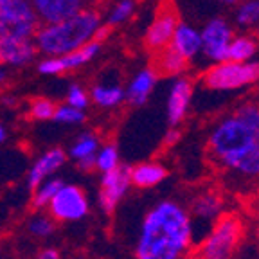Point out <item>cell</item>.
Listing matches in <instances>:
<instances>
[{"label": "cell", "instance_id": "1", "mask_svg": "<svg viewBox=\"0 0 259 259\" xmlns=\"http://www.w3.org/2000/svg\"><path fill=\"white\" fill-rule=\"evenodd\" d=\"M207 148L236 182H259V103H243L220 119L209 132Z\"/></svg>", "mask_w": 259, "mask_h": 259}, {"label": "cell", "instance_id": "2", "mask_svg": "<svg viewBox=\"0 0 259 259\" xmlns=\"http://www.w3.org/2000/svg\"><path fill=\"white\" fill-rule=\"evenodd\" d=\"M194 243L191 216L175 200H162L144 214L135 259H184Z\"/></svg>", "mask_w": 259, "mask_h": 259}, {"label": "cell", "instance_id": "3", "mask_svg": "<svg viewBox=\"0 0 259 259\" xmlns=\"http://www.w3.org/2000/svg\"><path fill=\"white\" fill-rule=\"evenodd\" d=\"M99 27H101L99 11L94 8H85L63 22L40 25L34 34V45L36 51H40L47 58H60L92 41Z\"/></svg>", "mask_w": 259, "mask_h": 259}, {"label": "cell", "instance_id": "4", "mask_svg": "<svg viewBox=\"0 0 259 259\" xmlns=\"http://www.w3.org/2000/svg\"><path fill=\"white\" fill-rule=\"evenodd\" d=\"M202 81L207 89L220 92L245 89L259 81V61H247V63H236L229 60L220 61L205 70Z\"/></svg>", "mask_w": 259, "mask_h": 259}, {"label": "cell", "instance_id": "5", "mask_svg": "<svg viewBox=\"0 0 259 259\" xmlns=\"http://www.w3.org/2000/svg\"><path fill=\"white\" fill-rule=\"evenodd\" d=\"M38 27L31 0L0 2V40H34Z\"/></svg>", "mask_w": 259, "mask_h": 259}, {"label": "cell", "instance_id": "6", "mask_svg": "<svg viewBox=\"0 0 259 259\" xmlns=\"http://www.w3.org/2000/svg\"><path fill=\"white\" fill-rule=\"evenodd\" d=\"M243 236L238 216L223 214L202 239V259H231Z\"/></svg>", "mask_w": 259, "mask_h": 259}, {"label": "cell", "instance_id": "7", "mask_svg": "<svg viewBox=\"0 0 259 259\" xmlns=\"http://www.w3.org/2000/svg\"><path fill=\"white\" fill-rule=\"evenodd\" d=\"M49 216L54 222H63V223H74L81 222L89 216L90 202L87 196V191L77 184H67L58 189L56 196L51 200L47 207Z\"/></svg>", "mask_w": 259, "mask_h": 259}, {"label": "cell", "instance_id": "8", "mask_svg": "<svg viewBox=\"0 0 259 259\" xmlns=\"http://www.w3.org/2000/svg\"><path fill=\"white\" fill-rule=\"evenodd\" d=\"M132 187V178H130V166L121 164L113 171L101 175L99 180V189H97V203L99 209L106 214H112L117 209L119 203L124 200Z\"/></svg>", "mask_w": 259, "mask_h": 259}, {"label": "cell", "instance_id": "9", "mask_svg": "<svg viewBox=\"0 0 259 259\" xmlns=\"http://www.w3.org/2000/svg\"><path fill=\"white\" fill-rule=\"evenodd\" d=\"M200 36H202V54L207 60L214 63L227 60V49L234 38V31L225 18L218 16L209 20L200 31Z\"/></svg>", "mask_w": 259, "mask_h": 259}, {"label": "cell", "instance_id": "10", "mask_svg": "<svg viewBox=\"0 0 259 259\" xmlns=\"http://www.w3.org/2000/svg\"><path fill=\"white\" fill-rule=\"evenodd\" d=\"M187 212H189L191 223H193L194 238H200V231L205 229L209 232L210 227L223 216V200L214 191H205L191 202Z\"/></svg>", "mask_w": 259, "mask_h": 259}, {"label": "cell", "instance_id": "11", "mask_svg": "<svg viewBox=\"0 0 259 259\" xmlns=\"http://www.w3.org/2000/svg\"><path fill=\"white\" fill-rule=\"evenodd\" d=\"M99 51H101V44L92 40L70 54H65V56L60 58H45V60H41L38 63V72L47 74V76H58V74L67 72V70H76L79 67H83L85 63H89V61H92L99 54Z\"/></svg>", "mask_w": 259, "mask_h": 259}, {"label": "cell", "instance_id": "12", "mask_svg": "<svg viewBox=\"0 0 259 259\" xmlns=\"http://www.w3.org/2000/svg\"><path fill=\"white\" fill-rule=\"evenodd\" d=\"M177 25H178L177 11L171 6L164 4L158 9L153 22L150 24L148 31H146V36H144L146 47L150 49V51H153V53H158L162 49H166L169 45L171 38H173V32L177 29Z\"/></svg>", "mask_w": 259, "mask_h": 259}, {"label": "cell", "instance_id": "13", "mask_svg": "<svg viewBox=\"0 0 259 259\" xmlns=\"http://www.w3.org/2000/svg\"><path fill=\"white\" fill-rule=\"evenodd\" d=\"M40 25L63 22L87 8L85 0H31Z\"/></svg>", "mask_w": 259, "mask_h": 259}, {"label": "cell", "instance_id": "14", "mask_svg": "<svg viewBox=\"0 0 259 259\" xmlns=\"http://www.w3.org/2000/svg\"><path fill=\"white\" fill-rule=\"evenodd\" d=\"M67 153H65L61 148H51V150L44 151L36 160L32 162V166L27 171V178H25V184H27L29 189H34L41 182L53 178L61 167L65 166L67 162Z\"/></svg>", "mask_w": 259, "mask_h": 259}, {"label": "cell", "instance_id": "15", "mask_svg": "<svg viewBox=\"0 0 259 259\" xmlns=\"http://www.w3.org/2000/svg\"><path fill=\"white\" fill-rule=\"evenodd\" d=\"M191 99H193V81L184 76L175 77L167 94V121L173 128L186 119Z\"/></svg>", "mask_w": 259, "mask_h": 259}, {"label": "cell", "instance_id": "16", "mask_svg": "<svg viewBox=\"0 0 259 259\" xmlns=\"http://www.w3.org/2000/svg\"><path fill=\"white\" fill-rule=\"evenodd\" d=\"M167 47H171L175 53L180 54L189 63L191 60H194V58L202 53V36H200V31H196L189 24L178 22L177 29L173 32V38H171Z\"/></svg>", "mask_w": 259, "mask_h": 259}, {"label": "cell", "instance_id": "17", "mask_svg": "<svg viewBox=\"0 0 259 259\" xmlns=\"http://www.w3.org/2000/svg\"><path fill=\"white\" fill-rule=\"evenodd\" d=\"M157 77L158 76L153 70V67L141 69L124 89V101H128L134 106H142L144 103H148L155 85H157Z\"/></svg>", "mask_w": 259, "mask_h": 259}, {"label": "cell", "instance_id": "18", "mask_svg": "<svg viewBox=\"0 0 259 259\" xmlns=\"http://www.w3.org/2000/svg\"><path fill=\"white\" fill-rule=\"evenodd\" d=\"M34 40H0V67H24L36 56Z\"/></svg>", "mask_w": 259, "mask_h": 259}, {"label": "cell", "instance_id": "19", "mask_svg": "<svg viewBox=\"0 0 259 259\" xmlns=\"http://www.w3.org/2000/svg\"><path fill=\"white\" fill-rule=\"evenodd\" d=\"M101 148V141L97 137L96 134H81L79 137L74 141V144L70 146L69 155L74 162H76V166L79 167L81 171H90L94 169V162H96V155Z\"/></svg>", "mask_w": 259, "mask_h": 259}, {"label": "cell", "instance_id": "20", "mask_svg": "<svg viewBox=\"0 0 259 259\" xmlns=\"http://www.w3.org/2000/svg\"><path fill=\"white\" fill-rule=\"evenodd\" d=\"M132 186L139 189H150L167 178V169L158 162H142L137 166L130 167Z\"/></svg>", "mask_w": 259, "mask_h": 259}, {"label": "cell", "instance_id": "21", "mask_svg": "<svg viewBox=\"0 0 259 259\" xmlns=\"http://www.w3.org/2000/svg\"><path fill=\"white\" fill-rule=\"evenodd\" d=\"M187 69V61L184 60L180 54H177L171 47H166L158 51L157 58H155V67L153 70L162 76L167 77H180Z\"/></svg>", "mask_w": 259, "mask_h": 259}, {"label": "cell", "instance_id": "22", "mask_svg": "<svg viewBox=\"0 0 259 259\" xmlns=\"http://www.w3.org/2000/svg\"><path fill=\"white\" fill-rule=\"evenodd\" d=\"M90 101L99 108H115L124 101V89L119 83H97L90 92Z\"/></svg>", "mask_w": 259, "mask_h": 259}, {"label": "cell", "instance_id": "23", "mask_svg": "<svg viewBox=\"0 0 259 259\" xmlns=\"http://www.w3.org/2000/svg\"><path fill=\"white\" fill-rule=\"evenodd\" d=\"M257 40L250 34H239L234 36L227 49V60L236 61V63H247L254 61V56L257 54Z\"/></svg>", "mask_w": 259, "mask_h": 259}, {"label": "cell", "instance_id": "24", "mask_svg": "<svg viewBox=\"0 0 259 259\" xmlns=\"http://www.w3.org/2000/svg\"><path fill=\"white\" fill-rule=\"evenodd\" d=\"M63 182H65L63 178L53 177V178H49V180H45V182H41L38 187H34V189H32V198H31L32 207L36 210L47 209L51 200L56 196L58 189L63 186Z\"/></svg>", "mask_w": 259, "mask_h": 259}, {"label": "cell", "instance_id": "25", "mask_svg": "<svg viewBox=\"0 0 259 259\" xmlns=\"http://www.w3.org/2000/svg\"><path fill=\"white\" fill-rule=\"evenodd\" d=\"M56 231V222L49 214H44V212H34V214L29 216L27 220V232L32 234L38 239H45L51 238Z\"/></svg>", "mask_w": 259, "mask_h": 259}, {"label": "cell", "instance_id": "26", "mask_svg": "<svg viewBox=\"0 0 259 259\" xmlns=\"http://www.w3.org/2000/svg\"><path fill=\"white\" fill-rule=\"evenodd\" d=\"M121 166V157H119V150L113 144H105L99 148L96 155V162H94V169H97L101 175L113 171L115 167Z\"/></svg>", "mask_w": 259, "mask_h": 259}, {"label": "cell", "instance_id": "27", "mask_svg": "<svg viewBox=\"0 0 259 259\" xmlns=\"http://www.w3.org/2000/svg\"><path fill=\"white\" fill-rule=\"evenodd\" d=\"M236 24L239 27L252 29L259 25V2L257 0H241L236 9Z\"/></svg>", "mask_w": 259, "mask_h": 259}, {"label": "cell", "instance_id": "28", "mask_svg": "<svg viewBox=\"0 0 259 259\" xmlns=\"http://www.w3.org/2000/svg\"><path fill=\"white\" fill-rule=\"evenodd\" d=\"M135 11V0H117L113 8L110 9L108 18H106V25L113 27V25L124 24L130 16Z\"/></svg>", "mask_w": 259, "mask_h": 259}, {"label": "cell", "instance_id": "29", "mask_svg": "<svg viewBox=\"0 0 259 259\" xmlns=\"http://www.w3.org/2000/svg\"><path fill=\"white\" fill-rule=\"evenodd\" d=\"M54 112H56V105L53 101H49L45 97H38L29 105V115L34 121H49L54 119Z\"/></svg>", "mask_w": 259, "mask_h": 259}, {"label": "cell", "instance_id": "30", "mask_svg": "<svg viewBox=\"0 0 259 259\" xmlns=\"http://www.w3.org/2000/svg\"><path fill=\"white\" fill-rule=\"evenodd\" d=\"M54 121L61 122V124H79V122L85 121V112L74 108V106H69L65 103V105L56 106Z\"/></svg>", "mask_w": 259, "mask_h": 259}, {"label": "cell", "instance_id": "31", "mask_svg": "<svg viewBox=\"0 0 259 259\" xmlns=\"http://www.w3.org/2000/svg\"><path fill=\"white\" fill-rule=\"evenodd\" d=\"M89 103H90V96L83 87L81 85H70V89L67 90V105L85 112V108L89 106Z\"/></svg>", "mask_w": 259, "mask_h": 259}, {"label": "cell", "instance_id": "32", "mask_svg": "<svg viewBox=\"0 0 259 259\" xmlns=\"http://www.w3.org/2000/svg\"><path fill=\"white\" fill-rule=\"evenodd\" d=\"M34 259H63V257H61V254H60L58 248L47 247V248H41Z\"/></svg>", "mask_w": 259, "mask_h": 259}, {"label": "cell", "instance_id": "33", "mask_svg": "<svg viewBox=\"0 0 259 259\" xmlns=\"http://www.w3.org/2000/svg\"><path fill=\"white\" fill-rule=\"evenodd\" d=\"M178 139H180V134H178L177 128H171L169 132L166 134V144H173V142H177Z\"/></svg>", "mask_w": 259, "mask_h": 259}, {"label": "cell", "instance_id": "34", "mask_svg": "<svg viewBox=\"0 0 259 259\" xmlns=\"http://www.w3.org/2000/svg\"><path fill=\"white\" fill-rule=\"evenodd\" d=\"M6 139H8V130H6V126L0 122V144H4Z\"/></svg>", "mask_w": 259, "mask_h": 259}, {"label": "cell", "instance_id": "35", "mask_svg": "<svg viewBox=\"0 0 259 259\" xmlns=\"http://www.w3.org/2000/svg\"><path fill=\"white\" fill-rule=\"evenodd\" d=\"M218 2H222V4H227V6H234V4H239L241 0H218Z\"/></svg>", "mask_w": 259, "mask_h": 259}, {"label": "cell", "instance_id": "36", "mask_svg": "<svg viewBox=\"0 0 259 259\" xmlns=\"http://www.w3.org/2000/svg\"><path fill=\"white\" fill-rule=\"evenodd\" d=\"M6 81V70L0 67V87H2V83Z\"/></svg>", "mask_w": 259, "mask_h": 259}, {"label": "cell", "instance_id": "37", "mask_svg": "<svg viewBox=\"0 0 259 259\" xmlns=\"http://www.w3.org/2000/svg\"><path fill=\"white\" fill-rule=\"evenodd\" d=\"M85 2H99V0H85Z\"/></svg>", "mask_w": 259, "mask_h": 259}, {"label": "cell", "instance_id": "38", "mask_svg": "<svg viewBox=\"0 0 259 259\" xmlns=\"http://www.w3.org/2000/svg\"><path fill=\"white\" fill-rule=\"evenodd\" d=\"M257 238H259V225H257Z\"/></svg>", "mask_w": 259, "mask_h": 259}, {"label": "cell", "instance_id": "39", "mask_svg": "<svg viewBox=\"0 0 259 259\" xmlns=\"http://www.w3.org/2000/svg\"><path fill=\"white\" fill-rule=\"evenodd\" d=\"M257 31H259V25H257Z\"/></svg>", "mask_w": 259, "mask_h": 259}, {"label": "cell", "instance_id": "40", "mask_svg": "<svg viewBox=\"0 0 259 259\" xmlns=\"http://www.w3.org/2000/svg\"><path fill=\"white\" fill-rule=\"evenodd\" d=\"M257 2H259V0H257Z\"/></svg>", "mask_w": 259, "mask_h": 259}]
</instances>
